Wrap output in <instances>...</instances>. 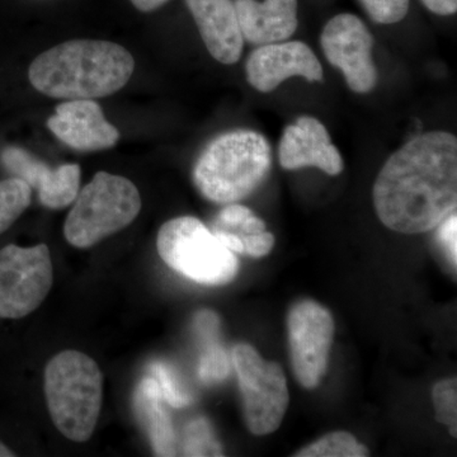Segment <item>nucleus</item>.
<instances>
[{"instance_id":"6e6552de","label":"nucleus","mask_w":457,"mask_h":457,"mask_svg":"<svg viewBox=\"0 0 457 457\" xmlns=\"http://www.w3.org/2000/svg\"><path fill=\"white\" fill-rule=\"evenodd\" d=\"M53 284V260L46 245L0 249V318L31 314L45 302Z\"/></svg>"},{"instance_id":"f257e3e1","label":"nucleus","mask_w":457,"mask_h":457,"mask_svg":"<svg viewBox=\"0 0 457 457\" xmlns=\"http://www.w3.org/2000/svg\"><path fill=\"white\" fill-rule=\"evenodd\" d=\"M372 197L385 227L422 234L456 212L457 139L446 131L418 135L381 168Z\"/></svg>"},{"instance_id":"4be33fe9","label":"nucleus","mask_w":457,"mask_h":457,"mask_svg":"<svg viewBox=\"0 0 457 457\" xmlns=\"http://www.w3.org/2000/svg\"><path fill=\"white\" fill-rule=\"evenodd\" d=\"M369 17L380 25H394L404 20L409 0H360Z\"/></svg>"},{"instance_id":"c85d7f7f","label":"nucleus","mask_w":457,"mask_h":457,"mask_svg":"<svg viewBox=\"0 0 457 457\" xmlns=\"http://www.w3.org/2000/svg\"><path fill=\"white\" fill-rule=\"evenodd\" d=\"M14 456V453H12L11 450L8 449L7 446H5L4 444H2L0 442V457H12Z\"/></svg>"},{"instance_id":"cd10ccee","label":"nucleus","mask_w":457,"mask_h":457,"mask_svg":"<svg viewBox=\"0 0 457 457\" xmlns=\"http://www.w3.org/2000/svg\"><path fill=\"white\" fill-rule=\"evenodd\" d=\"M130 2L137 11L143 12V13H150V12L163 7L170 0H130Z\"/></svg>"},{"instance_id":"7ed1b4c3","label":"nucleus","mask_w":457,"mask_h":457,"mask_svg":"<svg viewBox=\"0 0 457 457\" xmlns=\"http://www.w3.org/2000/svg\"><path fill=\"white\" fill-rule=\"evenodd\" d=\"M272 168V149L260 132L237 129L210 141L192 179L206 200L228 204L253 194Z\"/></svg>"},{"instance_id":"39448f33","label":"nucleus","mask_w":457,"mask_h":457,"mask_svg":"<svg viewBox=\"0 0 457 457\" xmlns=\"http://www.w3.org/2000/svg\"><path fill=\"white\" fill-rule=\"evenodd\" d=\"M143 207L140 192L130 179L98 171L78 192L64 224L69 245L88 249L128 228Z\"/></svg>"},{"instance_id":"20e7f679","label":"nucleus","mask_w":457,"mask_h":457,"mask_svg":"<svg viewBox=\"0 0 457 457\" xmlns=\"http://www.w3.org/2000/svg\"><path fill=\"white\" fill-rule=\"evenodd\" d=\"M44 387L59 432L73 442L88 441L104 403V375L98 363L80 351L60 352L45 368Z\"/></svg>"},{"instance_id":"9b49d317","label":"nucleus","mask_w":457,"mask_h":457,"mask_svg":"<svg viewBox=\"0 0 457 457\" xmlns=\"http://www.w3.org/2000/svg\"><path fill=\"white\" fill-rule=\"evenodd\" d=\"M248 83L258 92L270 93L293 77L309 82L323 80V68L314 51L302 41L262 45L246 60Z\"/></svg>"},{"instance_id":"f8f14e48","label":"nucleus","mask_w":457,"mask_h":457,"mask_svg":"<svg viewBox=\"0 0 457 457\" xmlns=\"http://www.w3.org/2000/svg\"><path fill=\"white\" fill-rule=\"evenodd\" d=\"M2 162L14 177L36 189L38 200L51 210H62L74 203L80 189L82 170L78 164L60 165L53 170L31 153L18 146L5 147Z\"/></svg>"},{"instance_id":"b1692460","label":"nucleus","mask_w":457,"mask_h":457,"mask_svg":"<svg viewBox=\"0 0 457 457\" xmlns=\"http://www.w3.org/2000/svg\"><path fill=\"white\" fill-rule=\"evenodd\" d=\"M230 372L227 352L220 345H212L203 354L198 366V375L204 383L225 380Z\"/></svg>"},{"instance_id":"a211bd4d","label":"nucleus","mask_w":457,"mask_h":457,"mask_svg":"<svg viewBox=\"0 0 457 457\" xmlns=\"http://www.w3.org/2000/svg\"><path fill=\"white\" fill-rule=\"evenodd\" d=\"M368 447L356 440L353 435L345 431L328 433L318 441L294 453L295 457H366Z\"/></svg>"},{"instance_id":"0eeeda50","label":"nucleus","mask_w":457,"mask_h":457,"mask_svg":"<svg viewBox=\"0 0 457 457\" xmlns=\"http://www.w3.org/2000/svg\"><path fill=\"white\" fill-rule=\"evenodd\" d=\"M233 365L249 432L266 436L278 431L290 402L287 380L281 366L262 359L249 345L234 347Z\"/></svg>"},{"instance_id":"1a4fd4ad","label":"nucleus","mask_w":457,"mask_h":457,"mask_svg":"<svg viewBox=\"0 0 457 457\" xmlns=\"http://www.w3.org/2000/svg\"><path fill=\"white\" fill-rule=\"evenodd\" d=\"M287 332L294 374L305 389H315L328 369L335 336L332 314L314 300L295 303L287 315Z\"/></svg>"},{"instance_id":"f03ea898","label":"nucleus","mask_w":457,"mask_h":457,"mask_svg":"<svg viewBox=\"0 0 457 457\" xmlns=\"http://www.w3.org/2000/svg\"><path fill=\"white\" fill-rule=\"evenodd\" d=\"M135 60L121 45L71 40L44 51L29 65L33 88L59 99L107 97L121 90L134 74Z\"/></svg>"},{"instance_id":"393cba45","label":"nucleus","mask_w":457,"mask_h":457,"mask_svg":"<svg viewBox=\"0 0 457 457\" xmlns=\"http://www.w3.org/2000/svg\"><path fill=\"white\" fill-rule=\"evenodd\" d=\"M438 240H440L442 249L446 254L451 266L456 270L457 266V216L456 212L445 219L438 225Z\"/></svg>"},{"instance_id":"f3484780","label":"nucleus","mask_w":457,"mask_h":457,"mask_svg":"<svg viewBox=\"0 0 457 457\" xmlns=\"http://www.w3.org/2000/svg\"><path fill=\"white\" fill-rule=\"evenodd\" d=\"M134 405L137 417L145 427L155 455L176 456V432L155 378H146L141 381L135 394Z\"/></svg>"},{"instance_id":"dca6fc26","label":"nucleus","mask_w":457,"mask_h":457,"mask_svg":"<svg viewBox=\"0 0 457 457\" xmlns=\"http://www.w3.org/2000/svg\"><path fill=\"white\" fill-rule=\"evenodd\" d=\"M243 38L269 45L288 40L299 26L297 0H234Z\"/></svg>"},{"instance_id":"9d476101","label":"nucleus","mask_w":457,"mask_h":457,"mask_svg":"<svg viewBox=\"0 0 457 457\" xmlns=\"http://www.w3.org/2000/svg\"><path fill=\"white\" fill-rule=\"evenodd\" d=\"M320 44L328 62L342 71L350 89L363 95L375 88L374 37L359 17L351 13L333 17L321 32Z\"/></svg>"},{"instance_id":"6ab92c4d","label":"nucleus","mask_w":457,"mask_h":457,"mask_svg":"<svg viewBox=\"0 0 457 457\" xmlns=\"http://www.w3.org/2000/svg\"><path fill=\"white\" fill-rule=\"evenodd\" d=\"M32 189L25 180H0V234L8 230L31 204Z\"/></svg>"},{"instance_id":"bb28decb","label":"nucleus","mask_w":457,"mask_h":457,"mask_svg":"<svg viewBox=\"0 0 457 457\" xmlns=\"http://www.w3.org/2000/svg\"><path fill=\"white\" fill-rule=\"evenodd\" d=\"M422 3L438 16H451L457 11V0H422Z\"/></svg>"},{"instance_id":"a878e982","label":"nucleus","mask_w":457,"mask_h":457,"mask_svg":"<svg viewBox=\"0 0 457 457\" xmlns=\"http://www.w3.org/2000/svg\"><path fill=\"white\" fill-rule=\"evenodd\" d=\"M239 237L243 240V245H245V254L251 255L253 258H261L269 254L276 242L273 234L266 230L262 231V233L252 234V236Z\"/></svg>"},{"instance_id":"5701e85b","label":"nucleus","mask_w":457,"mask_h":457,"mask_svg":"<svg viewBox=\"0 0 457 457\" xmlns=\"http://www.w3.org/2000/svg\"><path fill=\"white\" fill-rule=\"evenodd\" d=\"M153 374L155 375L156 383L161 387L165 402L170 403L171 407L183 408L191 404V396L183 390L176 374L167 365L154 363Z\"/></svg>"},{"instance_id":"aec40b11","label":"nucleus","mask_w":457,"mask_h":457,"mask_svg":"<svg viewBox=\"0 0 457 457\" xmlns=\"http://www.w3.org/2000/svg\"><path fill=\"white\" fill-rule=\"evenodd\" d=\"M183 455L186 456H222V447L216 440L209 420L197 418L188 423L183 440Z\"/></svg>"},{"instance_id":"2eb2a0df","label":"nucleus","mask_w":457,"mask_h":457,"mask_svg":"<svg viewBox=\"0 0 457 457\" xmlns=\"http://www.w3.org/2000/svg\"><path fill=\"white\" fill-rule=\"evenodd\" d=\"M210 55L225 65L239 62L245 47L234 0H186Z\"/></svg>"},{"instance_id":"ddd939ff","label":"nucleus","mask_w":457,"mask_h":457,"mask_svg":"<svg viewBox=\"0 0 457 457\" xmlns=\"http://www.w3.org/2000/svg\"><path fill=\"white\" fill-rule=\"evenodd\" d=\"M46 125L57 139L78 152L111 149L120 140V131L93 99H68L56 107Z\"/></svg>"},{"instance_id":"423d86ee","label":"nucleus","mask_w":457,"mask_h":457,"mask_svg":"<svg viewBox=\"0 0 457 457\" xmlns=\"http://www.w3.org/2000/svg\"><path fill=\"white\" fill-rule=\"evenodd\" d=\"M156 249L168 267L203 285H227L237 278L239 262L203 221L179 216L164 222Z\"/></svg>"},{"instance_id":"412c9836","label":"nucleus","mask_w":457,"mask_h":457,"mask_svg":"<svg viewBox=\"0 0 457 457\" xmlns=\"http://www.w3.org/2000/svg\"><path fill=\"white\" fill-rule=\"evenodd\" d=\"M433 407L436 420L449 427L451 436H457V381L446 378L438 381L432 390Z\"/></svg>"},{"instance_id":"4468645a","label":"nucleus","mask_w":457,"mask_h":457,"mask_svg":"<svg viewBox=\"0 0 457 457\" xmlns=\"http://www.w3.org/2000/svg\"><path fill=\"white\" fill-rule=\"evenodd\" d=\"M279 164L284 170L318 168L329 176L342 173L343 158L333 145L326 126L312 116H302L285 129L278 146Z\"/></svg>"}]
</instances>
